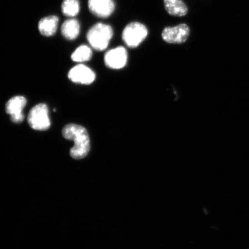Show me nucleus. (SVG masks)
Instances as JSON below:
<instances>
[{"label":"nucleus","mask_w":249,"mask_h":249,"mask_svg":"<svg viewBox=\"0 0 249 249\" xmlns=\"http://www.w3.org/2000/svg\"><path fill=\"white\" fill-rule=\"evenodd\" d=\"M58 18L56 16L42 18L38 24L39 32L42 35L46 36H53L57 29Z\"/></svg>","instance_id":"obj_11"},{"label":"nucleus","mask_w":249,"mask_h":249,"mask_svg":"<svg viewBox=\"0 0 249 249\" xmlns=\"http://www.w3.org/2000/svg\"><path fill=\"white\" fill-rule=\"evenodd\" d=\"M92 55L91 49L86 45L79 47L71 54V58L74 62H82L91 60Z\"/></svg>","instance_id":"obj_13"},{"label":"nucleus","mask_w":249,"mask_h":249,"mask_svg":"<svg viewBox=\"0 0 249 249\" xmlns=\"http://www.w3.org/2000/svg\"><path fill=\"white\" fill-rule=\"evenodd\" d=\"M80 24L74 18H70L65 21L61 27L62 35L68 40L76 39L80 33Z\"/></svg>","instance_id":"obj_12"},{"label":"nucleus","mask_w":249,"mask_h":249,"mask_svg":"<svg viewBox=\"0 0 249 249\" xmlns=\"http://www.w3.org/2000/svg\"><path fill=\"white\" fill-rule=\"evenodd\" d=\"M89 8L92 14L101 18H107L113 13V0H89Z\"/></svg>","instance_id":"obj_9"},{"label":"nucleus","mask_w":249,"mask_h":249,"mask_svg":"<svg viewBox=\"0 0 249 249\" xmlns=\"http://www.w3.org/2000/svg\"><path fill=\"white\" fill-rule=\"evenodd\" d=\"M62 13L67 17H74L79 14V2L78 0H64L62 4Z\"/></svg>","instance_id":"obj_14"},{"label":"nucleus","mask_w":249,"mask_h":249,"mask_svg":"<svg viewBox=\"0 0 249 249\" xmlns=\"http://www.w3.org/2000/svg\"><path fill=\"white\" fill-rule=\"evenodd\" d=\"M26 104V99L23 96H14L9 99L6 104L5 110L7 114L10 115L12 122L16 124L23 122L24 118L23 110Z\"/></svg>","instance_id":"obj_7"},{"label":"nucleus","mask_w":249,"mask_h":249,"mask_svg":"<svg viewBox=\"0 0 249 249\" xmlns=\"http://www.w3.org/2000/svg\"><path fill=\"white\" fill-rule=\"evenodd\" d=\"M190 29L188 25L182 23L174 27L164 28L161 37L165 42L172 44H181L188 39Z\"/></svg>","instance_id":"obj_5"},{"label":"nucleus","mask_w":249,"mask_h":249,"mask_svg":"<svg viewBox=\"0 0 249 249\" xmlns=\"http://www.w3.org/2000/svg\"><path fill=\"white\" fill-rule=\"evenodd\" d=\"M68 77L73 83L88 85L93 82L96 76L90 68L80 64L71 68L68 73Z\"/></svg>","instance_id":"obj_8"},{"label":"nucleus","mask_w":249,"mask_h":249,"mask_svg":"<svg viewBox=\"0 0 249 249\" xmlns=\"http://www.w3.org/2000/svg\"><path fill=\"white\" fill-rule=\"evenodd\" d=\"M106 65L110 69L120 70L125 66L127 53L125 48L118 46L106 53L104 57Z\"/></svg>","instance_id":"obj_6"},{"label":"nucleus","mask_w":249,"mask_h":249,"mask_svg":"<svg viewBox=\"0 0 249 249\" xmlns=\"http://www.w3.org/2000/svg\"><path fill=\"white\" fill-rule=\"evenodd\" d=\"M165 9L167 13L173 17H184L188 8L182 0H163Z\"/></svg>","instance_id":"obj_10"},{"label":"nucleus","mask_w":249,"mask_h":249,"mask_svg":"<svg viewBox=\"0 0 249 249\" xmlns=\"http://www.w3.org/2000/svg\"><path fill=\"white\" fill-rule=\"evenodd\" d=\"M148 31L144 24L132 22L127 25L123 31V41L130 48L138 47L147 38Z\"/></svg>","instance_id":"obj_3"},{"label":"nucleus","mask_w":249,"mask_h":249,"mask_svg":"<svg viewBox=\"0 0 249 249\" xmlns=\"http://www.w3.org/2000/svg\"><path fill=\"white\" fill-rule=\"evenodd\" d=\"M65 139L74 141V146L71 149V157L74 160L85 158L90 150V140L88 132L79 124H70L65 126L62 131Z\"/></svg>","instance_id":"obj_1"},{"label":"nucleus","mask_w":249,"mask_h":249,"mask_svg":"<svg viewBox=\"0 0 249 249\" xmlns=\"http://www.w3.org/2000/svg\"><path fill=\"white\" fill-rule=\"evenodd\" d=\"M28 123L34 130L40 131L48 130L51 126L48 107L45 104H40L31 108L28 116Z\"/></svg>","instance_id":"obj_4"},{"label":"nucleus","mask_w":249,"mask_h":249,"mask_svg":"<svg viewBox=\"0 0 249 249\" xmlns=\"http://www.w3.org/2000/svg\"><path fill=\"white\" fill-rule=\"evenodd\" d=\"M113 36V30L110 26L99 23L89 29L87 38L92 48L103 51L107 48Z\"/></svg>","instance_id":"obj_2"}]
</instances>
